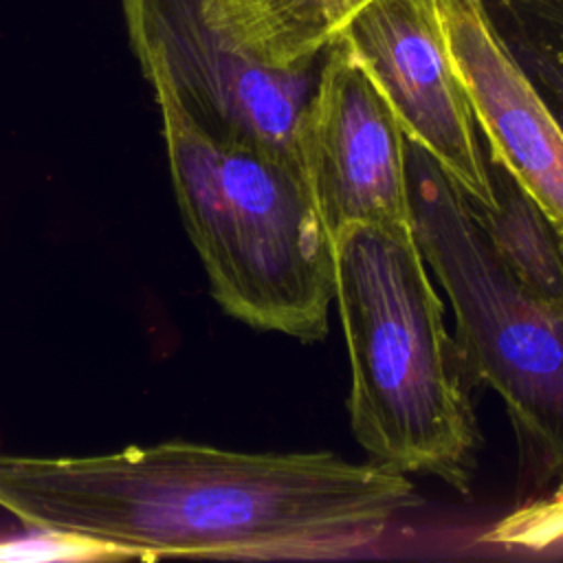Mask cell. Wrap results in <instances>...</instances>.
Masks as SVG:
<instances>
[{
  "label": "cell",
  "instance_id": "3957f363",
  "mask_svg": "<svg viewBox=\"0 0 563 563\" xmlns=\"http://www.w3.org/2000/svg\"><path fill=\"white\" fill-rule=\"evenodd\" d=\"M169 178L213 299L238 321L303 343L330 328L334 246L310 178L292 163L207 132L167 79L145 73Z\"/></svg>",
  "mask_w": 563,
  "mask_h": 563
},
{
  "label": "cell",
  "instance_id": "ba28073f",
  "mask_svg": "<svg viewBox=\"0 0 563 563\" xmlns=\"http://www.w3.org/2000/svg\"><path fill=\"white\" fill-rule=\"evenodd\" d=\"M435 11L488 154L539 202L563 238V128L477 0H435Z\"/></svg>",
  "mask_w": 563,
  "mask_h": 563
},
{
  "label": "cell",
  "instance_id": "8fae6325",
  "mask_svg": "<svg viewBox=\"0 0 563 563\" xmlns=\"http://www.w3.org/2000/svg\"><path fill=\"white\" fill-rule=\"evenodd\" d=\"M490 29L563 128V0H477Z\"/></svg>",
  "mask_w": 563,
  "mask_h": 563
},
{
  "label": "cell",
  "instance_id": "6da1fadb",
  "mask_svg": "<svg viewBox=\"0 0 563 563\" xmlns=\"http://www.w3.org/2000/svg\"><path fill=\"white\" fill-rule=\"evenodd\" d=\"M0 510L29 530L101 541L123 556L288 559L310 482L292 453L167 440L101 455L0 453Z\"/></svg>",
  "mask_w": 563,
  "mask_h": 563
},
{
  "label": "cell",
  "instance_id": "7a4b0ae2",
  "mask_svg": "<svg viewBox=\"0 0 563 563\" xmlns=\"http://www.w3.org/2000/svg\"><path fill=\"white\" fill-rule=\"evenodd\" d=\"M332 246L356 442L374 462L433 475L466 495L479 433L413 229L354 222L334 233Z\"/></svg>",
  "mask_w": 563,
  "mask_h": 563
},
{
  "label": "cell",
  "instance_id": "52a82bcc",
  "mask_svg": "<svg viewBox=\"0 0 563 563\" xmlns=\"http://www.w3.org/2000/svg\"><path fill=\"white\" fill-rule=\"evenodd\" d=\"M301 147L332 238L354 222L413 229L407 136L339 37L321 57L303 110Z\"/></svg>",
  "mask_w": 563,
  "mask_h": 563
},
{
  "label": "cell",
  "instance_id": "8992f818",
  "mask_svg": "<svg viewBox=\"0 0 563 563\" xmlns=\"http://www.w3.org/2000/svg\"><path fill=\"white\" fill-rule=\"evenodd\" d=\"M339 40L385 97L407 141L435 161L468 205L493 209L486 154L435 0H372Z\"/></svg>",
  "mask_w": 563,
  "mask_h": 563
},
{
  "label": "cell",
  "instance_id": "5bb4252c",
  "mask_svg": "<svg viewBox=\"0 0 563 563\" xmlns=\"http://www.w3.org/2000/svg\"><path fill=\"white\" fill-rule=\"evenodd\" d=\"M552 497H561V499H563V473H561V482H559V486L554 488Z\"/></svg>",
  "mask_w": 563,
  "mask_h": 563
},
{
  "label": "cell",
  "instance_id": "277c9868",
  "mask_svg": "<svg viewBox=\"0 0 563 563\" xmlns=\"http://www.w3.org/2000/svg\"><path fill=\"white\" fill-rule=\"evenodd\" d=\"M413 238L449 297L464 372L504 400L519 438L563 473V312L497 257L460 189L407 141Z\"/></svg>",
  "mask_w": 563,
  "mask_h": 563
},
{
  "label": "cell",
  "instance_id": "7c38bea8",
  "mask_svg": "<svg viewBox=\"0 0 563 563\" xmlns=\"http://www.w3.org/2000/svg\"><path fill=\"white\" fill-rule=\"evenodd\" d=\"M482 539L530 552L563 545V499L552 495L530 499L497 521Z\"/></svg>",
  "mask_w": 563,
  "mask_h": 563
},
{
  "label": "cell",
  "instance_id": "30bf717a",
  "mask_svg": "<svg viewBox=\"0 0 563 563\" xmlns=\"http://www.w3.org/2000/svg\"><path fill=\"white\" fill-rule=\"evenodd\" d=\"M495 207L466 202L479 229L508 271L539 299L563 312V238L539 202L486 152ZM466 200V198H464Z\"/></svg>",
  "mask_w": 563,
  "mask_h": 563
},
{
  "label": "cell",
  "instance_id": "4fadbf2b",
  "mask_svg": "<svg viewBox=\"0 0 563 563\" xmlns=\"http://www.w3.org/2000/svg\"><path fill=\"white\" fill-rule=\"evenodd\" d=\"M95 559H121V554L95 539L77 534H59L46 530H31L24 539L0 543L2 561H95Z\"/></svg>",
  "mask_w": 563,
  "mask_h": 563
},
{
  "label": "cell",
  "instance_id": "5b68a950",
  "mask_svg": "<svg viewBox=\"0 0 563 563\" xmlns=\"http://www.w3.org/2000/svg\"><path fill=\"white\" fill-rule=\"evenodd\" d=\"M132 51L161 73L211 134L271 152L303 169L301 121L319 66L277 70L231 42L205 0H121Z\"/></svg>",
  "mask_w": 563,
  "mask_h": 563
},
{
  "label": "cell",
  "instance_id": "9c48e42d",
  "mask_svg": "<svg viewBox=\"0 0 563 563\" xmlns=\"http://www.w3.org/2000/svg\"><path fill=\"white\" fill-rule=\"evenodd\" d=\"M372 0H205L211 22L268 68L308 70Z\"/></svg>",
  "mask_w": 563,
  "mask_h": 563
}]
</instances>
